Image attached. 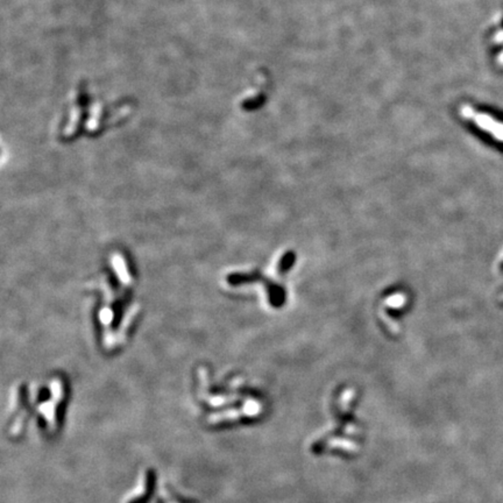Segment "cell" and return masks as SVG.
I'll list each match as a JSON object with an SVG mask.
<instances>
[{"instance_id":"1","label":"cell","mask_w":503,"mask_h":503,"mask_svg":"<svg viewBox=\"0 0 503 503\" xmlns=\"http://www.w3.org/2000/svg\"><path fill=\"white\" fill-rule=\"evenodd\" d=\"M461 113L463 117L469 118V119L473 120L481 129L488 132L489 134H492L494 136V138H496L499 141L503 142V123H500V121L494 119L489 114L480 113V112L474 111L473 108L466 105L461 107Z\"/></svg>"},{"instance_id":"2","label":"cell","mask_w":503,"mask_h":503,"mask_svg":"<svg viewBox=\"0 0 503 503\" xmlns=\"http://www.w3.org/2000/svg\"><path fill=\"white\" fill-rule=\"evenodd\" d=\"M493 41L495 42V43H502L503 42V30H500V32L496 33L495 36H494Z\"/></svg>"},{"instance_id":"3","label":"cell","mask_w":503,"mask_h":503,"mask_svg":"<svg viewBox=\"0 0 503 503\" xmlns=\"http://www.w3.org/2000/svg\"><path fill=\"white\" fill-rule=\"evenodd\" d=\"M498 62H499V64H501V65H503V50L501 51V53H500V54H499V57H498Z\"/></svg>"}]
</instances>
